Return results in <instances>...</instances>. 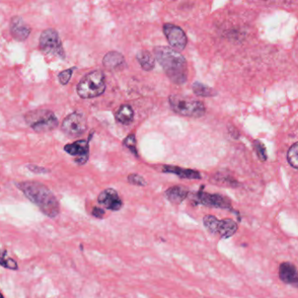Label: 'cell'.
I'll use <instances>...</instances> for the list:
<instances>
[{
  "label": "cell",
  "mask_w": 298,
  "mask_h": 298,
  "mask_svg": "<svg viewBox=\"0 0 298 298\" xmlns=\"http://www.w3.org/2000/svg\"><path fill=\"white\" fill-rule=\"evenodd\" d=\"M136 59L138 60L140 65L146 71H151L155 66V60L149 51L142 50L139 52L136 56Z\"/></svg>",
  "instance_id": "ac0fdd59"
},
{
  "label": "cell",
  "mask_w": 298,
  "mask_h": 298,
  "mask_svg": "<svg viewBox=\"0 0 298 298\" xmlns=\"http://www.w3.org/2000/svg\"><path fill=\"white\" fill-rule=\"evenodd\" d=\"M123 144L127 149H129L131 151L133 154L135 155L136 157H138V151H137V148H136V137H135L134 134L127 136L124 140Z\"/></svg>",
  "instance_id": "603a6c76"
},
{
  "label": "cell",
  "mask_w": 298,
  "mask_h": 298,
  "mask_svg": "<svg viewBox=\"0 0 298 298\" xmlns=\"http://www.w3.org/2000/svg\"><path fill=\"white\" fill-rule=\"evenodd\" d=\"M27 168H28L32 173H39V174H41V173H48L50 172V171L47 169V168H45V167H40V166H36V165H29V166H27Z\"/></svg>",
  "instance_id": "83f0119b"
},
{
  "label": "cell",
  "mask_w": 298,
  "mask_h": 298,
  "mask_svg": "<svg viewBox=\"0 0 298 298\" xmlns=\"http://www.w3.org/2000/svg\"><path fill=\"white\" fill-rule=\"evenodd\" d=\"M25 121L37 133L51 131L57 128L58 120L54 113L48 110H35L25 115Z\"/></svg>",
  "instance_id": "5b68a950"
},
{
  "label": "cell",
  "mask_w": 298,
  "mask_h": 298,
  "mask_svg": "<svg viewBox=\"0 0 298 298\" xmlns=\"http://www.w3.org/2000/svg\"><path fill=\"white\" fill-rule=\"evenodd\" d=\"M153 52L158 62L172 82L177 85L187 82L188 63L179 52L165 46L157 47L153 49Z\"/></svg>",
  "instance_id": "7a4b0ae2"
},
{
  "label": "cell",
  "mask_w": 298,
  "mask_h": 298,
  "mask_svg": "<svg viewBox=\"0 0 298 298\" xmlns=\"http://www.w3.org/2000/svg\"><path fill=\"white\" fill-rule=\"evenodd\" d=\"M162 172L175 174L179 178L186 179H201L200 173L196 170L183 169L178 166H164L162 167Z\"/></svg>",
  "instance_id": "2e32d148"
},
{
  "label": "cell",
  "mask_w": 298,
  "mask_h": 298,
  "mask_svg": "<svg viewBox=\"0 0 298 298\" xmlns=\"http://www.w3.org/2000/svg\"><path fill=\"white\" fill-rule=\"evenodd\" d=\"M163 32L168 43L175 51L184 50L188 44V38L184 31L178 26L167 23L163 26Z\"/></svg>",
  "instance_id": "30bf717a"
},
{
  "label": "cell",
  "mask_w": 298,
  "mask_h": 298,
  "mask_svg": "<svg viewBox=\"0 0 298 298\" xmlns=\"http://www.w3.org/2000/svg\"><path fill=\"white\" fill-rule=\"evenodd\" d=\"M0 298H4V297H3V295L1 294V293H0Z\"/></svg>",
  "instance_id": "f546056e"
},
{
  "label": "cell",
  "mask_w": 298,
  "mask_h": 298,
  "mask_svg": "<svg viewBox=\"0 0 298 298\" xmlns=\"http://www.w3.org/2000/svg\"><path fill=\"white\" fill-rule=\"evenodd\" d=\"M254 149L258 156L259 159L261 161H265L267 159V153H266L265 146L262 144V142H260L259 140H255L254 142Z\"/></svg>",
  "instance_id": "cb8c5ba5"
},
{
  "label": "cell",
  "mask_w": 298,
  "mask_h": 298,
  "mask_svg": "<svg viewBox=\"0 0 298 298\" xmlns=\"http://www.w3.org/2000/svg\"><path fill=\"white\" fill-rule=\"evenodd\" d=\"M203 225L208 232L219 235L222 239H229L238 231V225L232 219L218 220L213 215H206Z\"/></svg>",
  "instance_id": "52a82bcc"
},
{
  "label": "cell",
  "mask_w": 298,
  "mask_h": 298,
  "mask_svg": "<svg viewBox=\"0 0 298 298\" xmlns=\"http://www.w3.org/2000/svg\"><path fill=\"white\" fill-rule=\"evenodd\" d=\"M169 104L176 114L183 117L201 118L206 112L203 103L189 96L172 95L169 96Z\"/></svg>",
  "instance_id": "277c9868"
},
{
  "label": "cell",
  "mask_w": 298,
  "mask_h": 298,
  "mask_svg": "<svg viewBox=\"0 0 298 298\" xmlns=\"http://www.w3.org/2000/svg\"><path fill=\"white\" fill-rule=\"evenodd\" d=\"M278 276L284 284L298 289V270L290 261H284L279 265Z\"/></svg>",
  "instance_id": "4fadbf2b"
},
{
  "label": "cell",
  "mask_w": 298,
  "mask_h": 298,
  "mask_svg": "<svg viewBox=\"0 0 298 298\" xmlns=\"http://www.w3.org/2000/svg\"><path fill=\"white\" fill-rule=\"evenodd\" d=\"M10 32L11 36L18 41H25L29 37L32 28L19 16L12 17L10 22Z\"/></svg>",
  "instance_id": "5bb4252c"
},
{
  "label": "cell",
  "mask_w": 298,
  "mask_h": 298,
  "mask_svg": "<svg viewBox=\"0 0 298 298\" xmlns=\"http://www.w3.org/2000/svg\"><path fill=\"white\" fill-rule=\"evenodd\" d=\"M193 91L197 96H203V97H211L217 95L215 90L209 88L207 85L200 83V82H195L193 84Z\"/></svg>",
  "instance_id": "ffe728a7"
},
{
  "label": "cell",
  "mask_w": 298,
  "mask_h": 298,
  "mask_svg": "<svg viewBox=\"0 0 298 298\" xmlns=\"http://www.w3.org/2000/svg\"><path fill=\"white\" fill-rule=\"evenodd\" d=\"M105 89V78L100 70L85 75L77 86L78 95L83 99L95 98L102 95Z\"/></svg>",
  "instance_id": "3957f363"
},
{
  "label": "cell",
  "mask_w": 298,
  "mask_h": 298,
  "mask_svg": "<svg viewBox=\"0 0 298 298\" xmlns=\"http://www.w3.org/2000/svg\"><path fill=\"white\" fill-rule=\"evenodd\" d=\"M92 215L94 217L96 218V219H102V218L104 217V215H105V211L100 208V207L95 206L94 209L92 211Z\"/></svg>",
  "instance_id": "f1b7e54d"
},
{
  "label": "cell",
  "mask_w": 298,
  "mask_h": 298,
  "mask_svg": "<svg viewBox=\"0 0 298 298\" xmlns=\"http://www.w3.org/2000/svg\"><path fill=\"white\" fill-rule=\"evenodd\" d=\"M127 181L129 184L138 185V186H145L147 184L145 179L139 174H130L127 177Z\"/></svg>",
  "instance_id": "d4e9b609"
},
{
  "label": "cell",
  "mask_w": 298,
  "mask_h": 298,
  "mask_svg": "<svg viewBox=\"0 0 298 298\" xmlns=\"http://www.w3.org/2000/svg\"><path fill=\"white\" fill-rule=\"evenodd\" d=\"M194 200L198 205L232 211V204L230 199L218 193L211 194L206 191H198L194 197Z\"/></svg>",
  "instance_id": "9c48e42d"
},
{
  "label": "cell",
  "mask_w": 298,
  "mask_h": 298,
  "mask_svg": "<svg viewBox=\"0 0 298 298\" xmlns=\"http://www.w3.org/2000/svg\"><path fill=\"white\" fill-rule=\"evenodd\" d=\"M216 180L218 181V183L221 184H226V185H229V186H232V187H237L238 186V183L237 180H235L232 178L229 177V176H226V175H218Z\"/></svg>",
  "instance_id": "4316f807"
},
{
  "label": "cell",
  "mask_w": 298,
  "mask_h": 298,
  "mask_svg": "<svg viewBox=\"0 0 298 298\" xmlns=\"http://www.w3.org/2000/svg\"><path fill=\"white\" fill-rule=\"evenodd\" d=\"M24 195L36 205L40 211L50 218L59 214V203L49 188L38 181H24L16 184Z\"/></svg>",
  "instance_id": "6da1fadb"
},
{
  "label": "cell",
  "mask_w": 298,
  "mask_h": 298,
  "mask_svg": "<svg viewBox=\"0 0 298 298\" xmlns=\"http://www.w3.org/2000/svg\"><path fill=\"white\" fill-rule=\"evenodd\" d=\"M98 202L105 209L110 211H120L123 206V201L120 199L117 191L112 188L102 191L98 196Z\"/></svg>",
  "instance_id": "8fae6325"
},
{
  "label": "cell",
  "mask_w": 298,
  "mask_h": 298,
  "mask_svg": "<svg viewBox=\"0 0 298 298\" xmlns=\"http://www.w3.org/2000/svg\"><path fill=\"white\" fill-rule=\"evenodd\" d=\"M0 265L6 269L16 270L18 269V264L17 262L12 260L11 258L7 257V251L0 250Z\"/></svg>",
  "instance_id": "44dd1931"
},
{
  "label": "cell",
  "mask_w": 298,
  "mask_h": 298,
  "mask_svg": "<svg viewBox=\"0 0 298 298\" xmlns=\"http://www.w3.org/2000/svg\"><path fill=\"white\" fill-rule=\"evenodd\" d=\"M64 150L68 154L76 157L75 162L83 165L88 160L89 156V142L86 140H79L73 144H66Z\"/></svg>",
  "instance_id": "7c38bea8"
},
{
  "label": "cell",
  "mask_w": 298,
  "mask_h": 298,
  "mask_svg": "<svg viewBox=\"0 0 298 298\" xmlns=\"http://www.w3.org/2000/svg\"><path fill=\"white\" fill-rule=\"evenodd\" d=\"M73 69L74 68H68V69L64 70L58 74V81L60 82V84L66 85L71 80V77L73 75Z\"/></svg>",
  "instance_id": "484cf974"
},
{
  "label": "cell",
  "mask_w": 298,
  "mask_h": 298,
  "mask_svg": "<svg viewBox=\"0 0 298 298\" xmlns=\"http://www.w3.org/2000/svg\"><path fill=\"white\" fill-rule=\"evenodd\" d=\"M88 129L87 119L82 113L73 112L68 115L62 122L61 129L66 136L79 137L82 136Z\"/></svg>",
  "instance_id": "ba28073f"
},
{
  "label": "cell",
  "mask_w": 298,
  "mask_h": 298,
  "mask_svg": "<svg viewBox=\"0 0 298 298\" xmlns=\"http://www.w3.org/2000/svg\"><path fill=\"white\" fill-rule=\"evenodd\" d=\"M288 162L295 169L298 170V142L293 144L287 154Z\"/></svg>",
  "instance_id": "7402d4cb"
},
{
  "label": "cell",
  "mask_w": 298,
  "mask_h": 298,
  "mask_svg": "<svg viewBox=\"0 0 298 298\" xmlns=\"http://www.w3.org/2000/svg\"><path fill=\"white\" fill-rule=\"evenodd\" d=\"M40 48L46 56L58 57L59 59L66 58L61 40L58 32L52 28H48L41 33L40 37Z\"/></svg>",
  "instance_id": "8992f818"
},
{
  "label": "cell",
  "mask_w": 298,
  "mask_h": 298,
  "mask_svg": "<svg viewBox=\"0 0 298 298\" xmlns=\"http://www.w3.org/2000/svg\"><path fill=\"white\" fill-rule=\"evenodd\" d=\"M189 190L182 185H175L168 188L165 191V196L169 202L174 205H180L189 196Z\"/></svg>",
  "instance_id": "9a60e30c"
},
{
  "label": "cell",
  "mask_w": 298,
  "mask_h": 298,
  "mask_svg": "<svg viewBox=\"0 0 298 298\" xmlns=\"http://www.w3.org/2000/svg\"><path fill=\"white\" fill-rule=\"evenodd\" d=\"M125 63L123 56L118 52L107 53L103 59V65L106 69L114 70L121 66Z\"/></svg>",
  "instance_id": "e0dca14e"
},
{
  "label": "cell",
  "mask_w": 298,
  "mask_h": 298,
  "mask_svg": "<svg viewBox=\"0 0 298 298\" xmlns=\"http://www.w3.org/2000/svg\"><path fill=\"white\" fill-rule=\"evenodd\" d=\"M115 118L122 124H129L134 119V111L129 105H122L115 113Z\"/></svg>",
  "instance_id": "d6986e66"
}]
</instances>
